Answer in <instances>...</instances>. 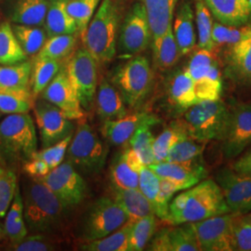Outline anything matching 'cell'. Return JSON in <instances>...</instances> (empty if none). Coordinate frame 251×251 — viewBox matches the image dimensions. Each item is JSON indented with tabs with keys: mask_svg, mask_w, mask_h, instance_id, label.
Instances as JSON below:
<instances>
[{
	"mask_svg": "<svg viewBox=\"0 0 251 251\" xmlns=\"http://www.w3.org/2000/svg\"><path fill=\"white\" fill-rule=\"evenodd\" d=\"M229 212L231 209L218 183L213 179H205L171 201L165 222L174 226Z\"/></svg>",
	"mask_w": 251,
	"mask_h": 251,
	"instance_id": "cell-1",
	"label": "cell"
},
{
	"mask_svg": "<svg viewBox=\"0 0 251 251\" xmlns=\"http://www.w3.org/2000/svg\"><path fill=\"white\" fill-rule=\"evenodd\" d=\"M24 214L30 231L55 233L63 227L64 211L60 201L39 179H32L25 188Z\"/></svg>",
	"mask_w": 251,
	"mask_h": 251,
	"instance_id": "cell-2",
	"label": "cell"
},
{
	"mask_svg": "<svg viewBox=\"0 0 251 251\" xmlns=\"http://www.w3.org/2000/svg\"><path fill=\"white\" fill-rule=\"evenodd\" d=\"M120 13L113 0H102L99 9L80 36L84 48L98 63H108L117 53Z\"/></svg>",
	"mask_w": 251,
	"mask_h": 251,
	"instance_id": "cell-3",
	"label": "cell"
},
{
	"mask_svg": "<svg viewBox=\"0 0 251 251\" xmlns=\"http://www.w3.org/2000/svg\"><path fill=\"white\" fill-rule=\"evenodd\" d=\"M37 151L36 126L28 114H11L0 122V159L25 162Z\"/></svg>",
	"mask_w": 251,
	"mask_h": 251,
	"instance_id": "cell-4",
	"label": "cell"
},
{
	"mask_svg": "<svg viewBox=\"0 0 251 251\" xmlns=\"http://www.w3.org/2000/svg\"><path fill=\"white\" fill-rule=\"evenodd\" d=\"M229 116V108L221 100H203L187 109L184 122L190 137L206 144L223 139Z\"/></svg>",
	"mask_w": 251,
	"mask_h": 251,
	"instance_id": "cell-5",
	"label": "cell"
},
{
	"mask_svg": "<svg viewBox=\"0 0 251 251\" xmlns=\"http://www.w3.org/2000/svg\"><path fill=\"white\" fill-rule=\"evenodd\" d=\"M108 150L95 130L87 123L77 127L66 151V161L77 171L93 175L105 165Z\"/></svg>",
	"mask_w": 251,
	"mask_h": 251,
	"instance_id": "cell-6",
	"label": "cell"
},
{
	"mask_svg": "<svg viewBox=\"0 0 251 251\" xmlns=\"http://www.w3.org/2000/svg\"><path fill=\"white\" fill-rule=\"evenodd\" d=\"M152 76L148 59L137 55L118 68L112 81L123 96L126 104L135 108L144 101L150 92Z\"/></svg>",
	"mask_w": 251,
	"mask_h": 251,
	"instance_id": "cell-7",
	"label": "cell"
},
{
	"mask_svg": "<svg viewBox=\"0 0 251 251\" xmlns=\"http://www.w3.org/2000/svg\"><path fill=\"white\" fill-rule=\"evenodd\" d=\"M64 69L81 106L90 109L94 101L98 86L97 61L83 48L70 55Z\"/></svg>",
	"mask_w": 251,
	"mask_h": 251,
	"instance_id": "cell-8",
	"label": "cell"
},
{
	"mask_svg": "<svg viewBox=\"0 0 251 251\" xmlns=\"http://www.w3.org/2000/svg\"><path fill=\"white\" fill-rule=\"evenodd\" d=\"M127 222L122 207L111 198H100L90 206L82 225V236L87 241L100 239L114 233Z\"/></svg>",
	"mask_w": 251,
	"mask_h": 251,
	"instance_id": "cell-9",
	"label": "cell"
},
{
	"mask_svg": "<svg viewBox=\"0 0 251 251\" xmlns=\"http://www.w3.org/2000/svg\"><path fill=\"white\" fill-rule=\"evenodd\" d=\"M39 179L52 192L66 210L78 206L86 197V182L69 162H62Z\"/></svg>",
	"mask_w": 251,
	"mask_h": 251,
	"instance_id": "cell-10",
	"label": "cell"
},
{
	"mask_svg": "<svg viewBox=\"0 0 251 251\" xmlns=\"http://www.w3.org/2000/svg\"><path fill=\"white\" fill-rule=\"evenodd\" d=\"M152 39L151 29L144 4L139 1L126 14L121 27L118 47L121 53L127 56L144 51Z\"/></svg>",
	"mask_w": 251,
	"mask_h": 251,
	"instance_id": "cell-11",
	"label": "cell"
},
{
	"mask_svg": "<svg viewBox=\"0 0 251 251\" xmlns=\"http://www.w3.org/2000/svg\"><path fill=\"white\" fill-rule=\"evenodd\" d=\"M234 213L210 217L191 223L201 251H233L232 222Z\"/></svg>",
	"mask_w": 251,
	"mask_h": 251,
	"instance_id": "cell-12",
	"label": "cell"
},
{
	"mask_svg": "<svg viewBox=\"0 0 251 251\" xmlns=\"http://www.w3.org/2000/svg\"><path fill=\"white\" fill-rule=\"evenodd\" d=\"M222 142L225 158L238 156L251 144V104H239L230 110Z\"/></svg>",
	"mask_w": 251,
	"mask_h": 251,
	"instance_id": "cell-13",
	"label": "cell"
},
{
	"mask_svg": "<svg viewBox=\"0 0 251 251\" xmlns=\"http://www.w3.org/2000/svg\"><path fill=\"white\" fill-rule=\"evenodd\" d=\"M33 109L43 148L57 144L72 134L74 126L71 120L52 103L44 100L36 103Z\"/></svg>",
	"mask_w": 251,
	"mask_h": 251,
	"instance_id": "cell-14",
	"label": "cell"
},
{
	"mask_svg": "<svg viewBox=\"0 0 251 251\" xmlns=\"http://www.w3.org/2000/svg\"><path fill=\"white\" fill-rule=\"evenodd\" d=\"M216 182L222 190L231 212L244 215L251 211V177L233 169L221 170Z\"/></svg>",
	"mask_w": 251,
	"mask_h": 251,
	"instance_id": "cell-15",
	"label": "cell"
},
{
	"mask_svg": "<svg viewBox=\"0 0 251 251\" xmlns=\"http://www.w3.org/2000/svg\"><path fill=\"white\" fill-rule=\"evenodd\" d=\"M42 93L44 100L59 108L68 119L75 120L84 117V110L65 69L58 72Z\"/></svg>",
	"mask_w": 251,
	"mask_h": 251,
	"instance_id": "cell-16",
	"label": "cell"
},
{
	"mask_svg": "<svg viewBox=\"0 0 251 251\" xmlns=\"http://www.w3.org/2000/svg\"><path fill=\"white\" fill-rule=\"evenodd\" d=\"M160 120L145 112L126 114L121 118L104 121L101 126V134L108 143L114 146H121L128 143L131 136L141 126L149 123L156 125Z\"/></svg>",
	"mask_w": 251,
	"mask_h": 251,
	"instance_id": "cell-17",
	"label": "cell"
},
{
	"mask_svg": "<svg viewBox=\"0 0 251 251\" xmlns=\"http://www.w3.org/2000/svg\"><path fill=\"white\" fill-rule=\"evenodd\" d=\"M172 228L162 229L151 242L149 251H200L196 233L191 223L174 225Z\"/></svg>",
	"mask_w": 251,
	"mask_h": 251,
	"instance_id": "cell-18",
	"label": "cell"
},
{
	"mask_svg": "<svg viewBox=\"0 0 251 251\" xmlns=\"http://www.w3.org/2000/svg\"><path fill=\"white\" fill-rule=\"evenodd\" d=\"M226 75L238 85H251V24L241 40L230 46L226 57Z\"/></svg>",
	"mask_w": 251,
	"mask_h": 251,
	"instance_id": "cell-19",
	"label": "cell"
},
{
	"mask_svg": "<svg viewBox=\"0 0 251 251\" xmlns=\"http://www.w3.org/2000/svg\"><path fill=\"white\" fill-rule=\"evenodd\" d=\"M148 168L162 179L176 184L179 191L195 186L207 176V171L202 164L185 165L163 161L153 163Z\"/></svg>",
	"mask_w": 251,
	"mask_h": 251,
	"instance_id": "cell-20",
	"label": "cell"
},
{
	"mask_svg": "<svg viewBox=\"0 0 251 251\" xmlns=\"http://www.w3.org/2000/svg\"><path fill=\"white\" fill-rule=\"evenodd\" d=\"M144 167L132 148L126 149L111 165L110 178L114 189L139 188L140 172Z\"/></svg>",
	"mask_w": 251,
	"mask_h": 251,
	"instance_id": "cell-21",
	"label": "cell"
},
{
	"mask_svg": "<svg viewBox=\"0 0 251 251\" xmlns=\"http://www.w3.org/2000/svg\"><path fill=\"white\" fill-rule=\"evenodd\" d=\"M219 23L242 26L251 23V0H204Z\"/></svg>",
	"mask_w": 251,
	"mask_h": 251,
	"instance_id": "cell-22",
	"label": "cell"
},
{
	"mask_svg": "<svg viewBox=\"0 0 251 251\" xmlns=\"http://www.w3.org/2000/svg\"><path fill=\"white\" fill-rule=\"evenodd\" d=\"M96 110L104 121L118 119L127 114L120 91L106 80H102L96 92Z\"/></svg>",
	"mask_w": 251,
	"mask_h": 251,
	"instance_id": "cell-23",
	"label": "cell"
},
{
	"mask_svg": "<svg viewBox=\"0 0 251 251\" xmlns=\"http://www.w3.org/2000/svg\"><path fill=\"white\" fill-rule=\"evenodd\" d=\"M172 31L179 47L180 56L191 52L197 43L195 31V13L189 2H184L172 23Z\"/></svg>",
	"mask_w": 251,
	"mask_h": 251,
	"instance_id": "cell-24",
	"label": "cell"
},
{
	"mask_svg": "<svg viewBox=\"0 0 251 251\" xmlns=\"http://www.w3.org/2000/svg\"><path fill=\"white\" fill-rule=\"evenodd\" d=\"M144 4L152 39L164 35L173 23L178 0H140Z\"/></svg>",
	"mask_w": 251,
	"mask_h": 251,
	"instance_id": "cell-25",
	"label": "cell"
},
{
	"mask_svg": "<svg viewBox=\"0 0 251 251\" xmlns=\"http://www.w3.org/2000/svg\"><path fill=\"white\" fill-rule=\"evenodd\" d=\"M68 1L69 0H49L44 22L46 33L49 37L78 34L76 25L66 9Z\"/></svg>",
	"mask_w": 251,
	"mask_h": 251,
	"instance_id": "cell-26",
	"label": "cell"
},
{
	"mask_svg": "<svg viewBox=\"0 0 251 251\" xmlns=\"http://www.w3.org/2000/svg\"><path fill=\"white\" fill-rule=\"evenodd\" d=\"M113 199L125 211L127 221L132 223L145 216L154 214L151 203L139 188L114 189Z\"/></svg>",
	"mask_w": 251,
	"mask_h": 251,
	"instance_id": "cell-27",
	"label": "cell"
},
{
	"mask_svg": "<svg viewBox=\"0 0 251 251\" xmlns=\"http://www.w3.org/2000/svg\"><path fill=\"white\" fill-rule=\"evenodd\" d=\"M49 0H18L15 4L11 21L14 24L41 26L44 25Z\"/></svg>",
	"mask_w": 251,
	"mask_h": 251,
	"instance_id": "cell-28",
	"label": "cell"
},
{
	"mask_svg": "<svg viewBox=\"0 0 251 251\" xmlns=\"http://www.w3.org/2000/svg\"><path fill=\"white\" fill-rule=\"evenodd\" d=\"M4 233L9 237L12 244L20 242L27 235L26 224L24 214V200L18 187L6 216Z\"/></svg>",
	"mask_w": 251,
	"mask_h": 251,
	"instance_id": "cell-29",
	"label": "cell"
},
{
	"mask_svg": "<svg viewBox=\"0 0 251 251\" xmlns=\"http://www.w3.org/2000/svg\"><path fill=\"white\" fill-rule=\"evenodd\" d=\"M62 61L48 58H36L32 63L30 87L34 97L42 93L54 76L61 70Z\"/></svg>",
	"mask_w": 251,
	"mask_h": 251,
	"instance_id": "cell-30",
	"label": "cell"
},
{
	"mask_svg": "<svg viewBox=\"0 0 251 251\" xmlns=\"http://www.w3.org/2000/svg\"><path fill=\"white\" fill-rule=\"evenodd\" d=\"M188 129L184 121L173 122L154 138L152 149L155 163L165 161L171 148L179 141L189 138Z\"/></svg>",
	"mask_w": 251,
	"mask_h": 251,
	"instance_id": "cell-31",
	"label": "cell"
},
{
	"mask_svg": "<svg viewBox=\"0 0 251 251\" xmlns=\"http://www.w3.org/2000/svg\"><path fill=\"white\" fill-rule=\"evenodd\" d=\"M152 51L157 67L166 70L179 61V47L173 35L172 26L161 36L152 39Z\"/></svg>",
	"mask_w": 251,
	"mask_h": 251,
	"instance_id": "cell-32",
	"label": "cell"
},
{
	"mask_svg": "<svg viewBox=\"0 0 251 251\" xmlns=\"http://www.w3.org/2000/svg\"><path fill=\"white\" fill-rule=\"evenodd\" d=\"M169 94L171 102L181 109H188L198 103L194 81L186 70L178 73L172 78Z\"/></svg>",
	"mask_w": 251,
	"mask_h": 251,
	"instance_id": "cell-33",
	"label": "cell"
},
{
	"mask_svg": "<svg viewBox=\"0 0 251 251\" xmlns=\"http://www.w3.org/2000/svg\"><path fill=\"white\" fill-rule=\"evenodd\" d=\"M32 63L0 64V90H30Z\"/></svg>",
	"mask_w": 251,
	"mask_h": 251,
	"instance_id": "cell-34",
	"label": "cell"
},
{
	"mask_svg": "<svg viewBox=\"0 0 251 251\" xmlns=\"http://www.w3.org/2000/svg\"><path fill=\"white\" fill-rule=\"evenodd\" d=\"M27 60V55L19 44L9 23L0 25V64L12 65Z\"/></svg>",
	"mask_w": 251,
	"mask_h": 251,
	"instance_id": "cell-35",
	"label": "cell"
},
{
	"mask_svg": "<svg viewBox=\"0 0 251 251\" xmlns=\"http://www.w3.org/2000/svg\"><path fill=\"white\" fill-rule=\"evenodd\" d=\"M205 143L198 142L189 137L175 144L168 153L165 161L185 165L202 164V153Z\"/></svg>",
	"mask_w": 251,
	"mask_h": 251,
	"instance_id": "cell-36",
	"label": "cell"
},
{
	"mask_svg": "<svg viewBox=\"0 0 251 251\" xmlns=\"http://www.w3.org/2000/svg\"><path fill=\"white\" fill-rule=\"evenodd\" d=\"M132 222L127 221L114 233L106 236L93 240L87 241L81 245V251H127L128 233Z\"/></svg>",
	"mask_w": 251,
	"mask_h": 251,
	"instance_id": "cell-37",
	"label": "cell"
},
{
	"mask_svg": "<svg viewBox=\"0 0 251 251\" xmlns=\"http://www.w3.org/2000/svg\"><path fill=\"white\" fill-rule=\"evenodd\" d=\"M34 106V96L30 90H0V113L25 114Z\"/></svg>",
	"mask_w": 251,
	"mask_h": 251,
	"instance_id": "cell-38",
	"label": "cell"
},
{
	"mask_svg": "<svg viewBox=\"0 0 251 251\" xmlns=\"http://www.w3.org/2000/svg\"><path fill=\"white\" fill-rule=\"evenodd\" d=\"M155 229L156 218L154 214L145 216L133 222L128 233L127 251H144L154 235Z\"/></svg>",
	"mask_w": 251,
	"mask_h": 251,
	"instance_id": "cell-39",
	"label": "cell"
},
{
	"mask_svg": "<svg viewBox=\"0 0 251 251\" xmlns=\"http://www.w3.org/2000/svg\"><path fill=\"white\" fill-rule=\"evenodd\" d=\"M11 27L19 44L27 56H36L48 39L45 29H42L40 26H29L14 24Z\"/></svg>",
	"mask_w": 251,
	"mask_h": 251,
	"instance_id": "cell-40",
	"label": "cell"
},
{
	"mask_svg": "<svg viewBox=\"0 0 251 251\" xmlns=\"http://www.w3.org/2000/svg\"><path fill=\"white\" fill-rule=\"evenodd\" d=\"M194 81V88L198 102L203 100L221 99L223 91L222 75L216 63L206 75Z\"/></svg>",
	"mask_w": 251,
	"mask_h": 251,
	"instance_id": "cell-41",
	"label": "cell"
},
{
	"mask_svg": "<svg viewBox=\"0 0 251 251\" xmlns=\"http://www.w3.org/2000/svg\"><path fill=\"white\" fill-rule=\"evenodd\" d=\"M76 44L75 35H59L50 36L47 39L40 51L36 54V58H48L62 61L70 57L74 52Z\"/></svg>",
	"mask_w": 251,
	"mask_h": 251,
	"instance_id": "cell-42",
	"label": "cell"
},
{
	"mask_svg": "<svg viewBox=\"0 0 251 251\" xmlns=\"http://www.w3.org/2000/svg\"><path fill=\"white\" fill-rule=\"evenodd\" d=\"M211 12L206 7L204 0H195V19L198 28L199 49L213 51L214 45L211 38L213 21Z\"/></svg>",
	"mask_w": 251,
	"mask_h": 251,
	"instance_id": "cell-43",
	"label": "cell"
},
{
	"mask_svg": "<svg viewBox=\"0 0 251 251\" xmlns=\"http://www.w3.org/2000/svg\"><path fill=\"white\" fill-rule=\"evenodd\" d=\"M152 126L149 123L141 126L128 141L129 147L137 152L145 167L155 163L152 149L154 137L150 129Z\"/></svg>",
	"mask_w": 251,
	"mask_h": 251,
	"instance_id": "cell-44",
	"label": "cell"
},
{
	"mask_svg": "<svg viewBox=\"0 0 251 251\" xmlns=\"http://www.w3.org/2000/svg\"><path fill=\"white\" fill-rule=\"evenodd\" d=\"M100 0H69L66 6L68 14L75 23L77 27V32L81 36L90 20L92 19L93 13L99 5Z\"/></svg>",
	"mask_w": 251,
	"mask_h": 251,
	"instance_id": "cell-45",
	"label": "cell"
},
{
	"mask_svg": "<svg viewBox=\"0 0 251 251\" xmlns=\"http://www.w3.org/2000/svg\"><path fill=\"white\" fill-rule=\"evenodd\" d=\"M233 251H251V221L247 216L235 214L232 222Z\"/></svg>",
	"mask_w": 251,
	"mask_h": 251,
	"instance_id": "cell-46",
	"label": "cell"
},
{
	"mask_svg": "<svg viewBox=\"0 0 251 251\" xmlns=\"http://www.w3.org/2000/svg\"><path fill=\"white\" fill-rule=\"evenodd\" d=\"M73 135L74 133L68 135L59 143L43 148L41 151H36L32 154L31 158L43 160L50 167V171L53 170L63 161L67 148L72 141Z\"/></svg>",
	"mask_w": 251,
	"mask_h": 251,
	"instance_id": "cell-47",
	"label": "cell"
},
{
	"mask_svg": "<svg viewBox=\"0 0 251 251\" xmlns=\"http://www.w3.org/2000/svg\"><path fill=\"white\" fill-rule=\"evenodd\" d=\"M139 189L151 203L155 212L160 193V178L148 167H144L140 172ZM155 214V213H154Z\"/></svg>",
	"mask_w": 251,
	"mask_h": 251,
	"instance_id": "cell-48",
	"label": "cell"
},
{
	"mask_svg": "<svg viewBox=\"0 0 251 251\" xmlns=\"http://www.w3.org/2000/svg\"><path fill=\"white\" fill-rule=\"evenodd\" d=\"M216 63L212 51L199 49V50L196 51L190 59L188 66L185 70L188 72L193 80H197L206 75Z\"/></svg>",
	"mask_w": 251,
	"mask_h": 251,
	"instance_id": "cell-49",
	"label": "cell"
},
{
	"mask_svg": "<svg viewBox=\"0 0 251 251\" xmlns=\"http://www.w3.org/2000/svg\"><path fill=\"white\" fill-rule=\"evenodd\" d=\"M17 189V178L11 171L0 174V218L6 215Z\"/></svg>",
	"mask_w": 251,
	"mask_h": 251,
	"instance_id": "cell-50",
	"label": "cell"
},
{
	"mask_svg": "<svg viewBox=\"0 0 251 251\" xmlns=\"http://www.w3.org/2000/svg\"><path fill=\"white\" fill-rule=\"evenodd\" d=\"M56 244L49 234L35 233L25 236L20 242L12 244L13 251H48L57 250Z\"/></svg>",
	"mask_w": 251,
	"mask_h": 251,
	"instance_id": "cell-51",
	"label": "cell"
},
{
	"mask_svg": "<svg viewBox=\"0 0 251 251\" xmlns=\"http://www.w3.org/2000/svg\"><path fill=\"white\" fill-rule=\"evenodd\" d=\"M23 170L32 179H41L50 171L47 163L36 158H30L25 162Z\"/></svg>",
	"mask_w": 251,
	"mask_h": 251,
	"instance_id": "cell-52",
	"label": "cell"
},
{
	"mask_svg": "<svg viewBox=\"0 0 251 251\" xmlns=\"http://www.w3.org/2000/svg\"><path fill=\"white\" fill-rule=\"evenodd\" d=\"M233 26L225 25L221 23H213L211 38L214 45H228L230 35L232 32Z\"/></svg>",
	"mask_w": 251,
	"mask_h": 251,
	"instance_id": "cell-53",
	"label": "cell"
},
{
	"mask_svg": "<svg viewBox=\"0 0 251 251\" xmlns=\"http://www.w3.org/2000/svg\"><path fill=\"white\" fill-rule=\"evenodd\" d=\"M232 169L240 174L251 177V149L242 155L237 161L233 163Z\"/></svg>",
	"mask_w": 251,
	"mask_h": 251,
	"instance_id": "cell-54",
	"label": "cell"
},
{
	"mask_svg": "<svg viewBox=\"0 0 251 251\" xmlns=\"http://www.w3.org/2000/svg\"><path fill=\"white\" fill-rule=\"evenodd\" d=\"M3 233H4V231H3V229H2V227H1V225H0V239H1L2 235H3Z\"/></svg>",
	"mask_w": 251,
	"mask_h": 251,
	"instance_id": "cell-55",
	"label": "cell"
},
{
	"mask_svg": "<svg viewBox=\"0 0 251 251\" xmlns=\"http://www.w3.org/2000/svg\"><path fill=\"white\" fill-rule=\"evenodd\" d=\"M3 172H4V170H3V169L0 167V174H2Z\"/></svg>",
	"mask_w": 251,
	"mask_h": 251,
	"instance_id": "cell-56",
	"label": "cell"
},
{
	"mask_svg": "<svg viewBox=\"0 0 251 251\" xmlns=\"http://www.w3.org/2000/svg\"><path fill=\"white\" fill-rule=\"evenodd\" d=\"M247 217H248V218H249V219H250V220H251V214H250V215L247 216Z\"/></svg>",
	"mask_w": 251,
	"mask_h": 251,
	"instance_id": "cell-57",
	"label": "cell"
},
{
	"mask_svg": "<svg viewBox=\"0 0 251 251\" xmlns=\"http://www.w3.org/2000/svg\"><path fill=\"white\" fill-rule=\"evenodd\" d=\"M0 114H1V113H0Z\"/></svg>",
	"mask_w": 251,
	"mask_h": 251,
	"instance_id": "cell-58",
	"label": "cell"
}]
</instances>
